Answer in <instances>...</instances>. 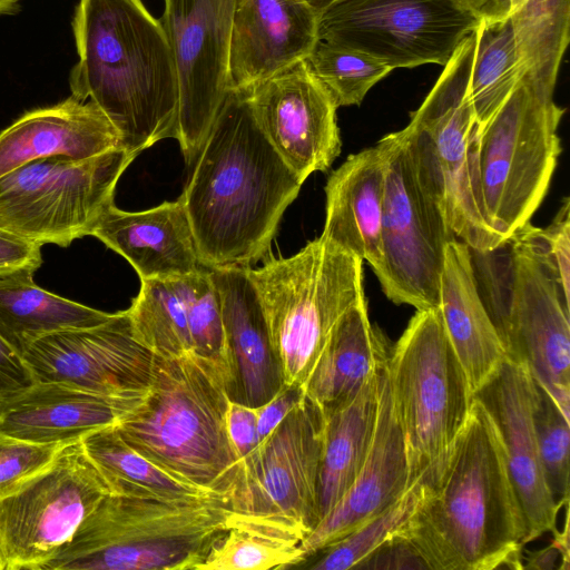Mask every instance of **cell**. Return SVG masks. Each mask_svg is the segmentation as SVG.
<instances>
[{
	"instance_id": "21",
	"label": "cell",
	"mask_w": 570,
	"mask_h": 570,
	"mask_svg": "<svg viewBox=\"0 0 570 570\" xmlns=\"http://www.w3.org/2000/svg\"><path fill=\"white\" fill-rule=\"evenodd\" d=\"M411 484L404 438L393 404L386 365L377 422L365 462L341 500L302 541L305 561L383 512Z\"/></svg>"
},
{
	"instance_id": "18",
	"label": "cell",
	"mask_w": 570,
	"mask_h": 570,
	"mask_svg": "<svg viewBox=\"0 0 570 570\" xmlns=\"http://www.w3.org/2000/svg\"><path fill=\"white\" fill-rule=\"evenodd\" d=\"M247 92L261 130L303 183L331 167L342 148L338 107L306 59Z\"/></svg>"
},
{
	"instance_id": "22",
	"label": "cell",
	"mask_w": 570,
	"mask_h": 570,
	"mask_svg": "<svg viewBox=\"0 0 570 570\" xmlns=\"http://www.w3.org/2000/svg\"><path fill=\"white\" fill-rule=\"evenodd\" d=\"M144 396L107 395L63 382H36L0 410V433L42 445H68L117 424Z\"/></svg>"
},
{
	"instance_id": "23",
	"label": "cell",
	"mask_w": 570,
	"mask_h": 570,
	"mask_svg": "<svg viewBox=\"0 0 570 570\" xmlns=\"http://www.w3.org/2000/svg\"><path fill=\"white\" fill-rule=\"evenodd\" d=\"M90 236L125 257L140 281L176 278L205 268L180 197L136 213L119 209L114 203Z\"/></svg>"
},
{
	"instance_id": "46",
	"label": "cell",
	"mask_w": 570,
	"mask_h": 570,
	"mask_svg": "<svg viewBox=\"0 0 570 570\" xmlns=\"http://www.w3.org/2000/svg\"><path fill=\"white\" fill-rule=\"evenodd\" d=\"M303 396L302 387L283 385L268 402L256 407L261 441L284 420Z\"/></svg>"
},
{
	"instance_id": "14",
	"label": "cell",
	"mask_w": 570,
	"mask_h": 570,
	"mask_svg": "<svg viewBox=\"0 0 570 570\" xmlns=\"http://www.w3.org/2000/svg\"><path fill=\"white\" fill-rule=\"evenodd\" d=\"M479 24L463 0H330L317 33L395 69L444 66Z\"/></svg>"
},
{
	"instance_id": "42",
	"label": "cell",
	"mask_w": 570,
	"mask_h": 570,
	"mask_svg": "<svg viewBox=\"0 0 570 570\" xmlns=\"http://www.w3.org/2000/svg\"><path fill=\"white\" fill-rule=\"evenodd\" d=\"M36 382L23 356L0 336V410Z\"/></svg>"
},
{
	"instance_id": "10",
	"label": "cell",
	"mask_w": 570,
	"mask_h": 570,
	"mask_svg": "<svg viewBox=\"0 0 570 570\" xmlns=\"http://www.w3.org/2000/svg\"><path fill=\"white\" fill-rule=\"evenodd\" d=\"M564 109L553 96L522 78L479 130L478 163L483 203L492 227L504 239L530 223L544 199L561 141Z\"/></svg>"
},
{
	"instance_id": "28",
	"label": "cell",
	"mask_w": 570,
	"mask_h": 570,
	"mask_svg": "<svg viewBox=\"0 0 570 570\" xmlns=\"http://www.w3.org/2000/svg\"><path fill=\"white\" fill-rule=\"evenodd\" d=\"M391 350L371 323L364 297L338 320L303 392L327 414L351 402L387 365Z\"/></svg>"
},
{
	"instance_id": "26",
	"label": "cell",
	"mask_w": 570,
	"mask_h": 570,
	"mask_svg": "<svg viewBox=\"0 0 570 570\" xmlns=\"http://www.w3.org/2000/svg\"><path fill=\"white\" fill-rule=\"evenodd\" d=\"M386 154L381 140L352 154L327 178L323 235L366 262L381 265Z\"/></svg>"
},
{
	"instance_id": "32",
	"label": "cell",
	"mask_w": 570,
	"mask_h": 570,
	"mask_svg": "<svg viewBox=\"0 0 570 570\" xmlns=\"http://www.w3.org/2000/svg\"><path fill=\"white\" fill-rule=\"evenodd\" d=\"M510 20L523 79L537 91L553 96L569 43L570 0H512Z\"/></svg>"
},
{
	"instance_id": "34",
	"label": "cell",
	"mask_w": 570,
	"mask_h": 570,
	"mask_svg": "<svg viewBox=\"0 0 570 570\" xmlns=\"http://www.w3.org/2000/svg\"><path fill=\"white\" fill-rule=\"evenodd\" d=\"M303 538L277 527L232 515L230 525L196 570L289 569L305 562Z\"/></svg>"
},
{
	"instance_id": "9",
	"label": "cell",
	"mask_w": 570,
	"mask_h": 570,
	"mask_svg": "<svg viewBox=\"0 0 570 570\" xmlns=\"http://www.w3.org/2000/svg\"><path fill=\"white\" fill-rule=\"evenodd\" d=\"M387 375L413 483L445 458L473 404L438 308L416 309L391 350Z\"/></svg>"
},
{
	"instance_id": "20",
	"label": "cell",
	"mask_w": 570,
	"mask_h": 570,
	"mask_svg": "<svg viewBox=\"0 0 570 570\" xmlns=\"http://www.w3.org/2000/svg\"><path fill=\"white\" fill-rule=\"evenodd\" d=\"M318 10L307 0H235L230 88L247 90L305 60L318 41Z\"/></svg>"
},
{
	"instance_id": "47",
	"label": "cell",
	"mask_w": 570,
	"mask_h": 570,
	"mask_svg": "<svg viewBox=\"0 0 570 570\" xmlns=\"http://www.w3.org/2000/svg\"><path fill=\"white\" fill-rule=\"evenodd\" d=\"M463 2L483 22L504 21L512 12V0H463Z\"/></svg>"
},
{
	"instance_id": "12",
	"label": "cell",
	"mask_w": 570,
	"mask_h": 570,
	"mask_svg": "<svg viewBox=\"0 0 570 570\" xmlns=\"http://www.w3.org/2000/svg\"><path fill=\"white\" fill-rule=\"evenodd\" d=\"M137 156L118 147L75 159L39 158L0 177V227L39 245L90 236Z\"/></svg>"
},
{
	"instance_id": "50",
	"label": "cell",
	"mask_w": 570,
	"mask_h": 570,
	"mask_svg": "<svg viewBox=\"0 0 570 570\" xmlns=\"http://www.w3.org/2000/svg\"><path fill=\"white\" fill-rule=\"evenodd\" d=\"M307 1L318 10L321 7H323L330 0H307Z\"/></svg>"
},
{
	"instance_id": "45",
	"label": "cell",
	"mask_w": 570,
	"mask_h": 570,
	"mask_svg": "<svg viewBox=\"0 0 570 570\" xmlns=\"http://www.w3.org/2000/svg\"><path fill=\"white\" fill-rule=\"evenodd\" d=\"M227 430L230 442L242 462L261 442L256 407L230 401Z\"/></svg>"
},
{
	"instance_id": "7",
	"label": "cell",
	"mask_w": 570,
	"mask_h": 570,
	"mask_svg": "<svg viewBox=\"0 0 570 570\" xmlns=\"http://www.w3.org/2000/svg\"><path fill=\"white\" fill-rule=\"evenodd\" d=\"M283 385L303 389L342 315L365 297L363 261L323 235L247 268Z\"/></svg>"
},
{
	"instance_id": "36",
	"label": "cell",
	"mask_w": 570,
	"mask_h": 570,
	"mask_svg": "<svg viewBox=\"0 0 570 570\" xmlns=\"http://www.w3.org/2000/svg\"><path fill=\"white\" fill-rule=\"evenodd\" d=\"M428 488L429 479L425 473L383 512L337 542L318 551L317 559L306 568L312 570L356 569L363 560L389 540L404 533L410 518L425 497Z\"/></svg>"
},
{
	"instance_id": "38",
	"label": "cell",
	"mask_w": 570,
	"mask_h": 570,
	"mask_svg": "<svg viewBox=\"0 0 570 570\" xmlns=\"http://www.w3.org/2000/svg\"><path fill=\"white\" fill-rule=\"evenodd\" d=\"M188 318L191 352L222 368L229 385V360L218 291L210 271L178 277Z\"/></svg>"
},
{
	"instance_id": "29",
	"label": "cell",
	"mask_w": 570,
	"mask_h": 570,
	"mask_svg": "<svg viewBox=\"0 0 570 570\" xmlns=\"http://www.w3.org/2000/svg\"><path fill=\"white\" fill-rule=\"evenodd\" d=\"M385 367L351 402L324 414L318 479L320 520L341 500L365 462L377 422Z\"/></svg>"
},
{
	"instance_id": "17",
	"label": "cell",
	"mask_w": 570,
	"mask_h": 570,
	"mask_svg": "<svg viewBox=\"0 0 570 570\" xmlns=\"http://www.w3.org/2000/svg\"><path fill=\"white\" fill-rule=\"evenodd\" d=\"M22 356L37 382L121 396L146 395L156 363V355L132 336L126 311L97 326L42 336Z\"/></svg>"
},
{
	"instance_id": "16",
	"label": "cell",
	"mask_w": 570,
	"mask_h": 570,
	"mask_svg": "<svg viewBox=\"0 0 570 570\" xmlns=\"http://www.w3.org/2000/svg\"><path fill=\"white\" fill-rule=\"evenodd\" d=\"M160 19L176 68L178 142L194 164L230 88L229 49L235 0H164Z\"/></svg>"
},
{
	"instance_id": "40",
	"label": "cell",
	"mask_w": 570,
	"mask_h": 570,
	"mask_svg": "<svg viewBox=\"0 0 570 570\" xmlns=\"http://www.w3.org/2000/svg\"><path fill=\"white\" fill-rule=\"evenodd\" d=\"M66 445H42L0 433V499L47 466Z\"/></svg>"
},
{
	"instance_id": "49",
	"label": "cell",
	"mask_w": 570,
	"mask_h": 570,
	"mask_svg": "<svg viewBox=\"0 0 570 570\" xmlns=\"http://www.w3.org/2000/svg\"><path fill=\"white\" fill-rule=\"evenodd\" d=\"M21 0H0V14H9L18 11Z\"/></svg>"
},
{
	"instance_id": "27",
	"label": "cell",
	"mask_w": 570,
	"mask_h": 570,
	"mask_svg": "<svg viewBox=\"0 0 570 570\" xmlns=\"http://www.w3.org/2000/svg\"><path fill=\"white\" fill-rule=\"evenodd\" d=\"M438 309L474 392L507 353L482 302L471 248L456 237L445 247Z\"/></svg>"
},
{
	"instance_id": "13",
	"label": "cell",
	"mask_w": 570,
	"mask_h": 570,
	"mask_svg": "<svg viewBox=\"0 0 570 570\" xmlns=\"http://www.w3.org/2000/svg\"><path fill=\"white\" fill-rule=\"evenodd\" d=\"M324 414L305 394L240 462L233 517L304 538L320 521L318 479Z\"/></svg>"
},
{
	"instance_id": "48",
	"label": "cell",
	"mask_w": 570,
	"mask_h": 570,
	"mask_svg": "<svg viewBox=\"0 0 570 570\" xmlns=\"http://www.w3.org/2000/svg\"><path fill=\"white\" fill-rule=\"evenodd\" d=\"M559 558H561L563 562V569L568 570L569 567L564 563L562 554L552 543L544 549L530 553L522 569L550 570L557 568L556 562Z\"/></svg>"
},
{
	"instance_id": "44",
	"label": "cell",
	"mask_w": 570,
	"mask_h": 570,
	"mask_svg": "<svg viewBox=\"0 0 570 570\" xmlns=\"http://www.w3.org/2000/svg\"><path fill=\"white\" fill-rule=\"evenodd\" d=\"M41 245L0 227V277L35 272L41 266Z\"/></svg>"
},
{
	"instance_id": "41",
	"label": "cell",
	"mask_w": 570,
	"mask_h": 570,
	"mask_svg": "<svg viewBox=\"0 0 570 570\" xmlns=\"http://www.w3.org/2000/svg\"><path fill=\"white\" fill-rule=\"evenodd\" d=\"M543 255L564 294L570 289V198L564 197L552 222L546 228L537 227Z\"/></svg>"
},
{
	"instance_id": "8",
	"label": "cell",
	"mask_w": 570,
	"mask_h": 570,
	"mask_svg": "<svg viewBox=\"0 0 570 570\" xmlns=\"http://www.w3.org/2000/svg\"><path fill=\"white\" fill-rule=\"evenodd\" d=\"M476 29L456 48L406 126L419 166L453 235L487 252L505 239L485 212L478 163L480 126L468 96Z\"/></svg>"
},
{
	"instance_id": "39",
	"label": "cell",
	"mask_w": 570,
	"mask_h": 570,
	"mask_svg": "<svg viewBox=\"0 0 570 570\" xmlns=\"http://www.w3.org/2000/svg\"><path fill=\"white\" fill-rule=\"evenodd\" d=\"M535 383L533 424L540 463L549 493L561 508L569 502L570 421L547 390Z\"/></svg>"
},
{
	"instance_id": "11",
	"label": "cell",
	"mask_w": 570,
	"mask_h": 570,
	"mask_svg": "<svg viewBox=\"0 0 570 570\" xmlns=\"http://www.w3.org/2000/svg\"><path fill=\"white\" fill-rule=\"evenodd\" d=\"M386 171L381 265L374 273L385 296L415 309L438 308L446 244L455 236L423 175L406 127L380 139Z\"/></svg>"
},
{
	"instance_id": "43",
	"label": "cell",
	"mask_w": 570,
	"mask_h": 570,
	"mask_svg": "<svg viewBox=\"0 0 570 570\" xmlns=\"http://www.w3.org/2000/svg\"><path fill=\"white\" fill-rule=\"evenodd\" d=\"M356 569H429L412 540L399 534L363 560Z\"/></svg>"
},
{
	"instance_id": "33",
	"label": "cell",
	"mask_w": 570,
	"mask_h": 570,
	"mask_svg": "<svg viewBox=\"0 0 570 570\" xmlns=\"http://www.w3.org/2000/svg\"><path fill=\"white\" fill-rule=\"evenodd\" d=\"M524 77L510 18L476 28V48L468 96L482 127Z\"/></svg>"
},
{
	"instance_id": "1",
	"label": "cell",
	"mask_w": 570,
	"mask_h": 570,
	"mask_svg": "<svg viewBox=\"0 0 570 570\" xmlns=\"http://www.w3.org/2000/svg\"><path fill=\"white\" fill-rule=\"evenodd\" d=\"M302 185L261 130L247 90L229 88L180 195L202 265L250 268Z\"/></svg>"
},
{
	"instance_id": "3",
	"label": "cell",
	"mask_w": 570,
	"mask_h": 570,
	"mask_svg": "<svg viewBox=\"0 0 570 570\" xmlns=\"http://www.w3.org/2000/svg\"><path fill=\"white\" fill-rule=\"evenodd\" d=\"M78 52L71 96L95 102L138 156L178 139L179 92L165 28L141 0H79L72 21Z\"/></svg>"
},
{
	"instance_id": "4",
	"label": "cell",
	"mask_w": 570,
	"mask_h": 570,
	"mask_svg": "<svg viewBox=\"0 0 570 570\" xmlns=\"http://www.w3.org/2000/svg\"><path fill=\"white\" fill-rule=\"evenodd\" d=\"M225 372L193 352L156 356L144 400L115 429L151 463L202 490L232 495L240 460L230 442Z\"/></svg>"
},
{
	"instance_id": "24",
	"label": "cell",
	"mask_w": 570,
	"mask_h": 570,
	"mask_svg": "<svg viewBox=\"0 0 570 570\" xmlns=\"http://www.w3.org/2000/svg\"><path fill=\"white\" fill-rule=\"evenodd\" d=\"M210 276L220 299L229 397L258 407L282 389L283 380L255 287L246 269H212Z\"/></svg>"
},
{
	"instance_id": "5",
	"label": "cell",
	"mask_w": 570,
	"mask_h": 570,
	"mask_svg": "<svg viewBox=\"0 0 570 570\" xmlns=\"http://www.w3.org/2000/svg\"><path fill=\"white\" fill-rule=\"evenodd\" d=\"M230 497L106 494L41 570H196L230 525Z\"/></svg>"
},
{
	"instance_id": "25",
	"label": "cell",
	"mask_w": 570,
	"mask_h": 570,
	"mask_svg": "<svg viewBox=\"0 0 570 570\" xmlns=\"http://www.w3.org/2000/svg\"><path fill=\"white\" fill-rule=\"evenodd\" d=\"M118 147L120 136L100 108L70 96L23 114L0 132V177L39 158L86 159Z\"/></svg>"
},
{
	"instance_id": "31",
	"label": "cell",
	"mask_w": 570,
	"mask_h": 570,
	"mask_svg": "<svg viewBox=\"0 0 570 570\" xmlns=\"http://www.w3.org/2000/svg\"><path fill=\"white\" fill-rule=\"evenodd\" d=\"M80 443L109 493L158 499H187L213 493L151 463L130 448L114 425L87 434Z\"/></svg>"
},
{
	"instance_id": "19",
	"label": "cell",
	"mask_w": 570,
	"mask_h": 570,
	"mask_svg": "<svg viewBox=\"0 0 570 570\" xmlns=\"http://www.w3.org/2000/svg\"><path fill=\"white\" fill-rule=\"evenodd\" d=\"M537 383L529 368L505 357L485 382L473 392L499 435L508 471L519 499L525 543L557 530L560 508L553 502L544 481L533 409Z\"/></svg>"
},
{
	"instance_id": "6",
	"label": "cell",
	"mask_w": 570,
	"mask_h": 570,
	"mask_svg": "<svg viewBox=\"0 0 570 570\" xmlns=\"http://www.w3.org/2000/svg\"><path fill=\"white\" fill-rule=\"evenodd\" d=\"M482 302L507 356L524 364L570 419L569 296L531 223L498 247L471 249Z\"/></svg>"
},
{
	"instance_id": "51",
	"label": "cell",
	"mask_w": 570,
	"mask_h": 570,
	"mask_svg": "<svg viewBox=\"0 0 570 570\" xmlns=\"http://www.w3.org/2000/svg\"><path fill=\"white\" fill-rule=\"evenodd\" d=\"M0 570H4V567H3L1 558H0Z\"/></svg>"
},
{
	"instance_id": "30",
	"label": "cell",
	"mask_w": 570,
	"mask_h": 570,
	"mask_svg": "<svg viewBox=\"0 0 570 570\" xmlns=\"http://www.w3.org/2000/svg\"><path fill=\"white\" fill-rule=\"evenodd\" d=\"M24 271L0 277V336L21 355L48 334L100 325L106 313L50 293Z\"/></svg>"
},
{
	"instance_id": "2",
	"label": "cell",
	"mask_w": 570,
	"mask_h": 570,
	"mask_svg": "<svg viewBox=\"0 0 570 570\" xmlns=\"http://www.w3.org/2000/svg\"><path fill=\"white\" fill-rule=\"evenodd\" d=\"M428 479L426 494L404 534L429 569H522V509L497 430L476 401Z\"/></svg>"
},
{
	"instance_id": "15",
	"label": "cell",
	"mask_w": 570,
	"mask_h": 570,
	"mask_svg": "<svg viewBox=\"0 0 570 570\" xmlns=\"http://www.w3.org/2000/svg\"><path fill=\"white\" fill-rule=\"evenodd\" d=\"M108 493L81 443L63 446L47 466L0 499L4 570H41Z\"/></svg>"
},
{
	"instance_id": "37",
	"label": "cell",
	"mask_w": 570,
	"mask_h": 570,
	"mask_svg": "<svg viewBox=\"0 0 570 570\" xmlns=\"http://www.w3.org/2000/svg\"><path fill=\"white\" fill-rule=\"evenodd\" d=\"M306 60L337 107L361 105L370 89L393 70L367 53L323 40Z\"/></svg>"
},
{
	"instance_id": "35",
	"label": "cell",
	"mask_w": 570,
	"mask_h": 570,
	"mask_svg": "<svg viewBox=\"0 0 570 570\" xmlns=\"http://www.w3.org/2000/svg\"><path fill=\"white\" fill-rule=\"evenodd\" d=\"M177 278L141 279L138 295L126 309L135 340L160 358L191 352L187 308Z\"/></svg>"
}]
</instances>
